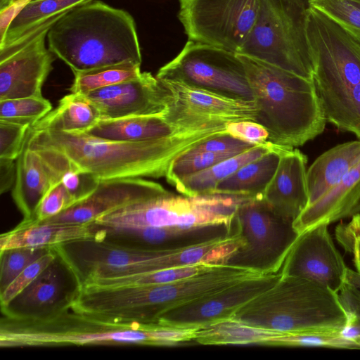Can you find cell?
<instances>
[{"instance_id": "6da1fadb", "label": "cell", "mask_w": 360, "mask_h": 360, "mask_svg": "<svg viewBox=\"0 0 360 360\" xmlns=\"http://www.w3.org/2000/svg\"><path fill=\"white\" fill-rule=\"evenodd\" d=\"M225 131L226 124H214L178 130L162 139L131 143L101 139L84 131L30 128L25 146L53 150L100 180L160 178L165 177L171 162L177 156Z\"/></svg>"}, {"instance_id": "7a4b0ae2", "label": "cell", "mask_w": 360, "mask_h": 360, "mask_svg": "<svg viewBox=\"0 0 360 360\" xmlns=\"http://www.w3.org/2000/svg\"><path fill=\"white\" fill-rule=\"evenodd\" d=\"M47 39L49 49L73 72L142 62L132 16L101 1L68 11L52 25Z\"/></svg>"}, {"instance_id": "3957f363", "label": "cell", "mask_w": 360, "mask_h": 360, "mask_svg": "<svg viewBox=\"0 0 360 360\" xmlns=\"http://www.w3.org/2000/svg\"><path fill=\"white\" fill-rule=\"evenodd\" d=\"M237 54L245 67L257 109L255 122L268 131L269 142L294 148L323 131L327 121L312 80Z\"/></svg>"}, {"instance_id": "277c9868", "label": "cell", "mask_w": 360, "mask_h": 360, "mask_svg": "<svg viewBox=\"0 0 360 360\" xmlns=\"http://www.w3.org/2000/svg\"><path fill=\"white\" fill-rule=\"evenodd\" d=\"M306 32L326 121L351 133L360 128V51L340 26L309 6Z\"/></svg>"}, {"instance_id": "5b68a950", "label": "cell", "mask_w": 360, "mask_h": 360, "mask_svg": "<svg viewBox=\"0 0 360 360\" xmlns=\"http://www.w3.org/2000/svg\"><path fill=\"white\" fill-rule=\"evenodd\" d=\"M181 338L174 326L155 323H117L70 309L41 320L2 316L1 347L85 345L173 346Z\"/></svg>"}, {"instance_id": "8992f818", "label": "cell", "mask_w": 360, "mask_h": 360, "mask_svg": "<svg viewBox=\"0 0 360 360\" xmlns=\"http://www.w3.org/2000/svg\"><path fill=\"white\" fill-rule=\"evenodd\" d=\"M231 318L260 328L290 333L342 330L347 326L349 313L338 293L316 282L281 274Z\"/></svg>"}, {"instance_id": "52a82bcc", "label": "cell", "mask_w": 360, "mask_h": 360, "mask_svg": "<svg viewBox=\"0 0 360 360\" xmlns=\"http://www.w3.org/2000/svg\"><path fill=\"white\" fill-rule=\"evenodd\" d=\"M83 285L96 278L143 274L207 262L210 246L198 243L176 249H147L120 245L97 238L54 248Z\"/></svg>"}, {"instance_id": "ba28073f", "label": "cell", "mask_w": 360, "mask_h": 360, "mask_svg": "<svg viewBox=\"0 0 360 360\" xmlns=\"http://www.w3.org/2000/svg\"><path fill=\"white\" fill-rule=\"evenodd\" d=\"M307 0H260L257 20L237 53L311 80L306 32Z\"/></svg>"}, {"instance_id": "9c48e42d", "label": "cell", "mask_w": 360, "mask_h": 360, "mask_svg": "<svg viewBox=\"0 0 360 360\" xmlns=\"http://www.w3.org/2000/svg\"><path fill=\"white\" fill-rule=\"evenodd\" d=\"M252 198L221 194L176 196L173 193L134 203L98 217L108 227L193 228L226 224L238 206Z\"/></svg>"}, {"instance_id": "30bf717a", "label": "cell", "mask_w": 360, "mask_h": 360, "mask_svg": "<svg viewBox=\"0 0 360 360\" xmlns=\"http://www.w3.org/2000/svg\"><path fill=\"white\" fill-rule=\"evenodd\" d=\"M235 219L244 245L222 264L261 274L279 272L300 236L293 222L276 214L263 198L240 204Z\"/></svg>"}, {"instance_id": "8fae6325", "label": "cell", "mask_w": 360, "mask_h": 360, "mask_svg": "<svg viewBox=\"0 0 360 360\" xmlns=\"http://www.w3.org/2000/svg\"><path fill=\"white\" fill-rule=\"evenodd\" d=\"M159 80L179 82L226 97L254 101L243 62L236 53L189 40L160 68Z\"/></svg>"}, {"instance_id": "7c38bea8", "label": "cell", "mask_w": 360, "mask_h": 360, "mask_svg": "<svg viewBox=\"0 0 360 360\" xmlns=\"http://www.w3.org/2000/svg\"><path fill=\"white\" fill-rule=\"evenodd\" d=\"M260 0H180L189 40L238 53L257 18Z\"/></svg>"}, {"instance_id": "4fadbf2b", "label": "cell", "mask_w": 360, "mask_h": 360, "mask_svg": "<svg viewBox=\"0 0 360 360\" xmlns=\"http://www.w3.org/2000/svg\"><path fill=\"white\" fill-rule=\"evenodd\" d=\"M170 91L172 100L166 121L179 130L193 129L240 120L255 121L254 101L236 99L179 82L160 80Z\"/></svg>"}, {"instance_id": "5bb4252c", "label": "cell", "mask_w": 360, "mask_h": 360, "mask_svg": "<svg viewBox=\"0 0 360 360\" xmlns=\"http://www.w3.org/2000/svg\"><path fill=\"white\" fill-rule=\"evenodd\" d=\"M56 253L54 260L28 286L1 307L2 316L41 320L71 309L82 285L71 267Z\"/></svg>"}, {"instance_id": "9a60e30c", "label": "cell", "mask_w": 360, "mask_h": 360, "mask_svg": "<svg viewBox=\"0 0 360 360\" xmlns=\"http://www.w3.org/2000/svg\"><path fill=\"white\" fill-rule=\"evenodd\" d=\"M51 27L46 25L30 38L0 48V101L42 96L43 84L55 59L45 46Z\"/></svg>"}, {"instance_id": "2e32d148", "label": "cell", "mask_w": 360, "mask_h": 360, "mask_svg": "<svg viewBox=\"0 0 360 360\" xmlns=\"http://www.w3.org/2000/svg\"><path fill=\"white\" fill-rule=\"evenodd\" d=\"M328 226L321 224L300 234L281 273L316 282L339 293L347 285L348 268Z\"/></svg>"}, {"instance_id": "e0dca14e", "label": "cell", "mask_w": 360, "mask_h": 360, "mask_svg": "<svg viewBox=\"0 0 360 360\" xmlns=\"http://www.w3.org/2000/svg\"><path fill=\"white\" fill-rule=\"evenodd\" d=\"M281 275L280 271L243 280L170 309L160 316L158 323L176 327L200 328L231 318L240 307L272 286Z\"/></svg>"}, {"instance_id": "ac0fdd59", "label": "cell", "mask_w": 360, "mask_h": 360, "mask_svg": "<svg viewBox=\"0 0 360 360\" xmlns=\"http://www.w3.org/2000/svg\"><path fill=\"white\" fill-rule=\"evenodd\" d=\"M84 96L97 107L101 120L164 115L172 100L169 90L148 72Z\"/></svg>"}, {"instance_id": "d6986e66", "label": "cell", "mask_w": 360, "mask_h": 360, "mask_svg": "<svg viewBox=\"0 0 360 360\" xmlns=\"http://www.w3.org/2000/svg\"><path fill=\"white\" fill-rule=\"evenodd\" d=\"M170 193L160 184L141 178L101 180L86 198L44 221L90 224L98 217L126 206Z\"/></svg>"}, {"instance_id": "ffe728a7", "label": "cell", "mask_w": 360, "mask_h": 360, "mask_svg": "<svg viewBox=\"0 0 360 360\" xmlns=\"http://www.w3.org/2000/svg\"><path fill=\"white\" fill-rule=\"evenodd\" d=\"M95 238L147 249H176L204 243L234 231L233 223L193 228L108 227L92 224Z\"/></svg>"}, {"instance_id": "44dd1931", "label": "cell", "mask_w": 360, "mask_h": 360, "mask_svg": "<svg viewBox=\"0 0 360 360\" xmlns=\"http://www.w3.org/2000/svg\"><path fill=\"white\" fill-rule=\"evenodd\" d=\"M307 162L299 150L284 151L262 198L276 214L292 222L309 203Z\"/></svg>"}, {"instance_id": "7402d4cb", "label": "cell", "mask_w": 360, "mask_h": 360, "mask_svg": "<svg viewBox=\"0 0 360 360\" xmlns=\"http://www.w3.org/2000/svg\"><path fill=\"white\" fill-rule=\"evenodd\" d=\"M15 163L12 198L23 220H32L44 196L60 181L61 172L39 150L26 146Z\"/></svg>"}, {"instance_id": "603a6c76", "label": "cell", "mask_w": 360, "mask_h": 360, "mask_svg": "<svg viewBox=\"0 0 360 360\" xmlns=\"http://www.w3.org/2000/svg\"><path fill=\"white\" fill-rule=\"evenodd\" d=\"M360 202V161L332 189L307 206L294 221L301 234L321 224L329 225L353 215Z\"/></svg>"}, {"instance_id": "cb8c5ba5", "label": "cell", "mask_w": 360, "mask_h": 360, "mask_svg": "<svg viewBox=\"0 0 360 360\" xmlns=\"http://www.w3.org/2000/svg\"><path fill=\"white\" fill-rule=\"evenodd\" d=\"M94 226L47 221L22 220L0 236V251L16 248H54L71 242L94 238Z\"/></svg>"}, {"instance_id": "d4e9b609", "label": "cell", "mask_w": 360, "mask_h": 360, "mask_svg": "<svg viewBox=\"0 0 360 360\" xmlns=\"http://www.w3.org/2000/svg\"><path fill=\"white\" fill-rule=\"evenodd\" d=\"M359 161V141L337 145L319 155L307 171V206L337 185Z\"/></svg>"}, {"instance_id": "484cf974", "label": "cell", "mask_w": 360, "mask_h": 360, "mask_svg": "<svg viewBox=\"0 0 360 360\" xmlns=\"http://www.w3.org/2000/svg\"><path fill=\"white\" fill-rule=\"evenodd\" d=\"M288 148H291L277 146L244 165L235 173L221 181L213 194L262 198L276 172L282 153Z\"/></svg>"}, {"instance_id": "4316f807", "label": "cell", "mask_w": 360, "mask_h": 360, "mask_svg": "<svg viewBox=\"0 0 360 360\" xmlns=\"http://www.w3.org/2000/svg\"><path fill=\"white\" fill-rule=\"evenodd\" d=\"M178 130L163 115H142L100 120L84 132L101 139L136 143L165 138Z\"/></svg>"}, {"instance_id": "83f0119b", "label": "cell", "mask_w": 360, "mask_h": 360, "mask_svg": "<svg viewBox=\"0 0 360 360\" xmlns=\"http://www.w3.org/2000/svg\"><path fill=\"white\" fill-rule=\"evenodd\" d=\"M279 146L269 141L258 144L242 153L225 159L212 167L193 174L175 186L186 196L213 194L218 184L235 173L248 162Z\"/></svg>"}, {"instance_id": "f1b7e54d", "label": "cell", "mask_w": 360, "mask_h": 360, "mask_svg": "<svg viewBox=\"0 0 360 360\" xmlns=\"http://www.w3.org/2000/svg\"><path fill=\"white\" fill-rule=\"evenodd\" d=\"M100 120V112L91 101L83 94L70 93L63 97L54 110L30 129H51L68 132L85 131Z\"/></svg>"}, {"instance_id": "f546056e", "label": "cell", "mask_w": 360, "mask_h": 360, "mask_svg": "<svg viewBox=\"0 0 360 360\" xmlns=\"http://www.w3.org/2000/svg\"><path fill=\"white\" fill-rule=\"evenodd\" d=\"M281 333L229 318L198 328L193 341L211 345L256 344L271 346Z\"/></svg>"}, {"instance_id": "4dcf8cb0", "label": "cell", "mask_w": 360, "mask_h": 360, "mask_svg": "<svg viewBox=\"0 0 360 360\" xmlns=\"http://www.w3.org/2000/svg\"><path fill=\"white\" fill-rule=\"evenodd\" d=\"M92 0H28L11 21L0 48L9 45L52 18ZM21 2V1H20Z\"/></svg>"}, {"instance_id": "1f68e13d", "label": "cell", "mask_w": 360, "mask_h": 360, "mask_svg": "<svg viewBox=\"0 0 360 360\" xmlns=\"http://www.w3.org/2000/svg\"><path fill=\"white\" fill-rule=\"evenodd\" d=\"M217 264L199 263L174 266L130 276L96 278L84 283L82 287L116 288L131 285L165 284L193 277L216 266Z\"/></svg>"}, {"instance_id": "d6a6232c", "label": "cell", "mask_w": 360, "mask_h": 360, "mask_svg": "<svg viewBox=\"0 0 360 360\" xmlns=\"http://www.w3.org/2000/svg\"><path fill=\"white\" fill-rule=\"evenodd\" d=\"M141 65L127 62L73 72L75 78L69 91L72 94H87L96 90L131 80L141 74Z\"/></svg>"}, {"instance_id": "836d02e7", "label": "cell", "mask_w": 360, "mask_h": 360, "mask_svg": "<svg viewBox=\"0 0 360 360\" xmlns=\"http://www.w3.org/2000/svg\"><path fill=\"white\" fill-rule=\"evenodd\" d=\"M51 110V103L43 96L0 101L1 121L30 127Z\"/></svg>"}, {"instance_id": "e575fe53", "label": "cell", "mask_w": 360, "mask_h": 360, "mask_svg": "<svg viewBox=\"0 0 360 360\" xmlns=\"http://www.w3.org/2000/svg\"><path fill=\"white\" fill-rule=\"evenodd\" d=\"M230 158L210 151L191 149L177 156L170 164L165 178L173 186L184 179L203 171L212 165Z\"/></svg>"}, {"instance_id": "d590c367", "label": "cell", "mask_w": 360, "mask_h": 360, "mask_svg": "<svg viewBox=\"0 0 360 360\" xmlns=\"http://www.w3.org/2000/svg\"><path fill=\"white\" fill-rule=\"evenodd\" d=\"M309 6L334 20L360 51V8L347 0H307Z\"/></svg>"}, {"instance_id": "8d00e7d4", "label": "cell", "mask_w": 360, "mask_h": 360, "mask_svg": "<svg viewBox=\"0 0 360 360\" xmlns=\"http://www.w3.org/2000/svg\"><path fill=\"white\" fill-rule=\"evenodd\" d=\"M51 249L16 248L0 251V292L25 268Z\"/></svg>"}, {"instance_id": "74e56055", "label": "cell", "mask_w": 360, "mask_h": 360, "mask_svg": "<svg viewBox=\"0 0 360 360\" xmlns=\"http://www.w3.org/2000/svg\"><path fill=\"white\" fill-rule=\"evenodd\" d=\"M65 159L66 165L62 172L60 182L75 204L89 196L96 190L101 180L91 172L77 168L65 158Z\"/></svg>"}, {"instance_id": "f35d334b", "label": "cell", "mask_w": 360, "mask_h": 360, "mask_svg": "<svg viewBox=\"0 0 360 360\" xmlns=\"http://www.w3.org/2000/svg\"><path fill=\"white\" fill-rule=\"evenodd\" d=\"M54 248L33 262L25 268L1 292L0 305L4 307L28 286L56 257Z\"/></svg>"}, {"instance_id": "ab89813d", "label": "cell", "mask_w": 360, "mask_h": 360, "mask_svg": "<svg viewBox=\"0 0 360 360\" xmlns=\"http://www.w3.org/2000/svg\"><path fill=\"white\" fill-rule=\"evenodd\" d=\"M30 127L0 120V158L15 160L25 148Z\"/></svg>"}, {"instance_id": "60d3db41", "label": "cell", "mask_w": 360, "mask_h": 360, "mask_svg": "<svg viewBox=\"0 0 360 360\" xmlns=\"http://www.w3.org/2000/svg\"><path fill=\"white\" fill-rule=\"evenodd\" d=\"M74 205V201L60 181L53 185L40 202L34 219L44 221L53 217Z\"/></svg>"}, {"instance_id": "b9f144b4", "label": "cell", "mask_w": 360, "mask_h": 360, "mask_svg": "<svg viewBox=\"0 0 360 360\" xmlns=\"http://www.w3.org/2000/svg\"><path fill=\"white\" fill-rule=\"evenodd\" d=\"M257 145L258 144L237 139L225 131L210 137L193 148L197 150L210 151L232 157Z\"/></svg>"}, {"instance_id": "7bdbcfd3", "label": "cell", "mask_w": 360, "mask_h": 360, "mask_svg": "<svg viewBox=\"0 0 360 360\" xmlns=\"http://www.w3.org/2000/svg\"><path fill=\"white\" fill-rule=\"evenodd\" d=\"M226 131L237 139L254 144L266 143L269 139L268 131L262 124L252 120H240L228 123Z\"/></svg>"}, {"instance_id": "ee69618b", "label": "cell", "mask_w": 360, "mask_h": 360, "mask_svg": "<svg viewBox=\"0 0 360 360\" xmlns=\"http://www.w3.org/2000/svg\"><path fill=\"white\" fill-rule=\"evenodd\" d=\"M335 237L344 249L352 253L355 240L360 237V213L353 214L349 221L339 224Z\"/></svg>"}, {"instance_id": "f6af8a7d", "label": "cell", "mask_w": 360, "mask_h": 360, "mask_svg": "<svg viewBox=\"0 0 360 360\" xmlns=\"http://www.w3.org/2000/svg\"><path fill=\"white\" fill-rule=\"evenodd\" d=\"M13 160L0 158V193L8 192L13 186L16 177V163Z\"/></svg>"}, {"instance_id": "bcb514c9", "label": "cell", "mask_w": 360, "mask_h": 360, "mask_svg": "<svg viewBox=\"0 0 360 360\" xmlns=\"http://www.w3.org/2000/svg\"><path fill=\"white\" fill-rule=\"evenodd\" d=\"M22 5V3H14L9 7L0 11V42L4 40L11 21Z\"/></svg>"}, {"instance_id": "7dc6e473", "label": "cell", "mask_w": 360, "mask_h": 360, "mask_svg": "<svg viewBox=\"0 0 360 360\" xmlns=\"http://www.w3.org/2000/svg\"><path fill=\"white\" fill-rule=\"evenodd\" d=\"M345 301V304L349 313L347 326L354 333L360 335V304H354L349 297Z\"/></svg>"}, {"instance_id": "c3c4849f", "label": "cell", "mask_w": 360, "mask_h": 360, "mask_svg": "<svg viewBox=\"0 0 360 360\" xmlns=\"http://www.w3.org/2000/svg\"><path fill=\"white\" fill-rule=\"evenodd\" d=\"M352 254H353L354 256V262L356 271L360 274V238L355 240Z\"/></svg>"}, {"instance_id": "681fc988", "label": "cell", "mask_w": 360, "mask_h": 360, "mask_svg": "<svg viewBox=\"0 0 360 360\" xmlns=\"http://www.w3.org/2000/svg\"><path fill=\"white\" fill-rule=\"evenodd\" d=\"M13 4V0H0V11H2Z\"/></svg>"}, {"instance_id": "f907efd6", "label": "cell", "mask_w": 360, "mask_h": 360, "mask_svg": "<svg viewBox=\"0 0 360 360\" xmlns=\"http://www.w3.org/2000/svg\"><path fill=\"white\" fill-rule=\"evenodd\" d=\"M351 4L360 8V0H347Z\"/></svg>"}, {"instance_id": "816d5d0a", "label": "cell", "mask_w": 360, "mask_h": 360, "mask_svg": "<svg viewBox=\"0 0 360 360\" xmlns=\"http://www.w3.org/2000/svg\"><path fill=\"white\" fill-rule=\"evenodd\" d=\"M360 212V202L358 204V205L356 207V208L354 210V214Z\"/></svg>"}, {"instance_id": "f5cc1de1", "label": "cell", "mask_w": 360, "mask_h": 360, "mask_svg": "<svg viewBox=\"0 0 360 360\" xmlns=\"http://www.w3.org/2000/svg\"><path fill=\"white\" fill-rule=\"evenodd\" d=\"M20 1H22V0H13V4L19 2Z\"/></svg>"}, {"instance_id": "db71d44e", "label": "cell", "mask_w": 360, "mask_h": 360, "mask_svg": "<svg viewBox=\"0 0 360 360\" xmlns=\"http://www.w3.org/2000/svg\"><path fill=\"white\" fill-rule=\"evenodd\" d=\"M28 0H22L20 1H23L24 3H25L26 1H27ZM20 2V1H19Z\"/></svg>"}, {"instance_id": "11a10c76", "label": "cell", "mask_w": 360, "mask_h": 360, "mask_svg": "<svg viewBox=\"0 0 360 360\" xmlns=\"http://www.w3.org/2000/svg\"><path fill=\"white\" fill-rule=\"evenodd\" d=\"M359 238H360V237H359Z\"/></svg>"}]
</instances>
